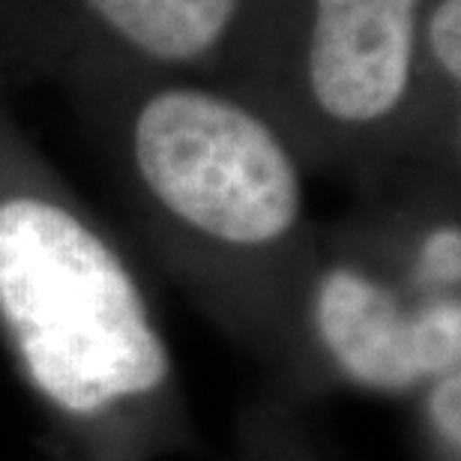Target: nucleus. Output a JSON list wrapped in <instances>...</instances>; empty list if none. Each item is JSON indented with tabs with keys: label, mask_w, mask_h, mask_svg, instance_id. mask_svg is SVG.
I'll list each match as a JSON object with an SVG mask.
<instances>
[{
	"label": "nucleus",
	"mask_w": 461,
	"mask_h": 461,
	"mask_svg": "<svg viewBox=\"0 0 461 461\" xmlns=\"http://www.w3.org/2000/svg\"><path fill=\"white\" fill-rule=\"evenodd\" d=\"M261 0H0V81L228 85Z\"/></svg>",
	"instance_id": "20e7f679"
},
{
	"label": "nucleus",
	"mask_w": 461,
	"mask_h": 461,
	"mask_svg": "<svg viewBox=\"0 0 461 461\" xmlns=\"http://www.w3.org/2000/svg\"><path fill=\"white\" fill-rule=\"evenodd\" d=\"M426 0H261L228 85L306 156H404Z\"/></svg>",
	"instance_id": "7ed1b4c3"
},
{
	"label": "nucleus",
	"mask_w": 461,
	"mask_h": 461,
	"mask_svg": "<svg viewBox=\"0 0 461 461\" xmlns=\"http://www.w3.org/2000/svg\"><path fill=\"white\" fill-rule=\"evenodd\" d=\"M0 333L24 384L76 429L153 408L171 354L132 264L45 171L0 99Z\"/></svg>",
	"instance_id": "f257e3e1"
},
{
	"label": "nucleus",
	"mask_w": 461,
	"mask_h": 461,
	"mask_svg": "<svg viewBox=\"0 0 461 461\" xmlns=\"http://www.w3.org/2000/svg\"><path fill=\"white\" fill-rule=\"evenodd\" d=\"M411 294L375 264L333 258L315 273L312 324L330 363L359 390L411 395L426 386L417 354V309Z\"/></svg>",
	"instance_id": "39448f33"
},
{
	"label": "nucleus",
	"mask_w": 461,
	"mask_h": 461,
	"mask_svg": "<svg viewBox=\"0 0 461 461\" xmlns=\"http://www.w3.org/2000/svg\"><path fill=\"white\" fill-rule=\"evenodd\" d=\"M63 87L108 126L135 201L174 243L230 261L279 258L300 243L303 159L237 90L138 76Z\"/></svg>",
	"instance_id": "f03ea898"
},
{
	"label": "nucleus",
	"mask_w": 461,
	"mask_h": 461,
	"mask_svg": "<svg viewBox=\"0 0 461 461\" xmlns=\"http://www.w3.org/2000/svg\"><path fill=\"white\" fill-rule=\"evenodd\" d=\"M461 108V0H426L413 60V99L404 156L449 159Z\"/></svg>",
	"instance_id": "423d86ee"
},
{
	"label": "nucleus",
	"mask_w": 461,
	"mask_h": 461,
	"mask_svg": "<svg viewBox=\"0 0 461 461\" xmlns=\"http://www.w3.org/2000/svg\"><path fill=\"white\" fill-rule=\"evenodd\" d=\"M426 399V420L431 438L438 440V449L444 458L458 461L461 449V372L440 375L422 386Z\"/></svg>",
	"instance_id": "0eeeda50"
}]
</instances>
